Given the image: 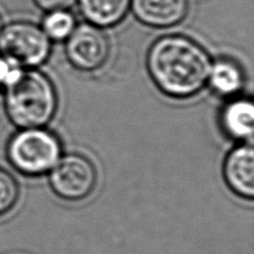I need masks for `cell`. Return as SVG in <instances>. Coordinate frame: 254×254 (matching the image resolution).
I'll return each instance as SVG.
<instances>
[{
	"mask_svg": "<svg viewBox=\"0 0 254 254\" xmlns=\"http://www.w3.org/2000/svg\"><path fill=\"white\" fill-rule=\"evenodd\" d=\"M130 9L136 19L152 28H171L188 15V0H131Z\"/></svg>",
	"mask_w": 254,
	"mask_h": 254,
	"instance_id": "8",
	"label": "cell"
},
{
	"mask_svg": "<svg viewBox=\"0 0 254 254\" xmlns=\"http://www.w3.org/2000/svg\"><path fill=\"white\" fill-rule=\"evenodd\" d=\"M246 77L242 68L232 60L222 58L212 64L207 83L220 96H233L241 92Z\"/></svg>",
	"mask_w": 254,
	"mask_h": 254,
	"instance_id": "11",
	"label": "cell"
},
{
	"mask_svg": "<svg viewBox=\"0 0 254 254\" xmlns=\"http://www.w3.org/2000/svg\"><path fill=\"white\" fill-rule=\"evenodd\" d=\"M111 45L102 28L88 22L76 26L66 40V56L70 65L80 71L101 68L110 56Z\"/></svg>",
	"mask_w": 254,
	"mask_h": 254,
	"instance_id": "6",
	"label": "cell"
},
{
	"mask_svg": "<svg viewBox=\"0 0 254 254\" xmlns=\"http://www.w3.org/2000/svg\"><path fill=\"white\" fill-rule=\"evenodd\" d=\"M131 0H76L86 21L99 28L119 25L130 9Z\"/></svg>",
	"mask_w": 254,
	"mask_h": 254,
	"instance_id": "9",
	"label": "cell"
},
{
	"mask_svg": "<svg viewBox=\"0 0 254 254\" xmlns=\"http://www.w3.org/2000/svg\"><path fill=\"white\" fill-rule=\"evenodd\" d=\"M4 108L9 121L21 129L43 128L55 116L57 92L44 72L19 68L4 85Z\"/></svg>",
	"mask_w": 254,
	"mask_h": 254,
	"instance_id": "2",
	"label": "cell"
},
{
	"mask_svg": "<svg viewBox=\"0 0 254 254\" xmlns=\"http://www.w3.org/2000/svg\"><path fill=\"white\" fill-rule=\"evenodd\" d=\"M97 170L87 156L70 153L60 158L49 174V185L56 196L67 202H79L94 192Z\"/></svg>",
	"mask_w": 254,
	"mask_h": 254,
	"instance_id": "5",
	"label": "cell"
},
{
	"mask_svg": "<svg viewBox=\"0 0 254 254\" xmlns=\"http://www.w3.org/2000/svg\"><path fill=\"white\" fill-rule=\"evenodd\" d=\"M19 185L13 175L0 167V216L10 212L19 199Z\"/></svg>",
	"mask_w": 254,
	"mask_h": 254,
	"instance_id": "13",
	"label": "cell"
},
{
	"mask_svg": "<svg viewBox=\"0 0 254 254\" xmlns=\"http://www.w3.org/2000/svg\"><path fill=\"white\" fill-rule=\"evenodd\" d=\"M212 60L201 45L181 35L158 38L146 56L147 71L153 83L166 96L187 99L205 87Z\"/></svg>",
	"mask_w": 254,
	"mask_h": 254,
	"instance_id": "1",
	"label": "cell"
},
{
	"mask_svg": "<svg viewBox=\"0 0 254 254\" xmlns=\"http://www.w3.org/2000/svg\"><path fill=\"white\" fill-rule=\"evenodd\" d=\"M6 154L17 172L36 178L57 164L62 157V143L55 134L44 128L21 129L9 139Z\"/></svg>",
	"mask_w": 254,
	"mask_h": 254,
	"instance_id": "3",
	"label": "cell"
},
{
	"mask_svg": "<svg viewBox=\"0 0 254 254\" xmlns=\"http://www.w3.org/2000/svg\"><path fill=\"white\" fill-rule=\"evenodd\" d=\"M2 30V20H1V17H0V33H1Z\"/></svg>",
	"mask_w": 254,
	"mask_h": 254,
	"instance_id": "16",
	"label": "cell"
},
{
	"mask_svg": "<svg viewBox=\"0 0 254 254\" xmlns=\"http://www.w3.org/2000/svg\"><path fill=\"white\" fill-rule=\"evenodd\" d=\"M226 187L248 201L254 197V151L252 145L241 144L226 155L223 163Z\"/></svg>",
	"mask_w": 254,
	"mask_h": 254,
	"instance_id": "7",
	"label": "cell"
},
{
	"mask_svg": "<svg viewBox=\"0 0 254 254\" xmlns=\"http://www.w3.org/2000/svg\"><path fill=\"white\" fill-rule=\"evenodd\" d=\"M75 1L76 0H34L36 6L47 12L68 9Z\"/></svg>",
	"mask_w": 254,
	"mask_h": 254,
	"instance_id": "14",
	"label": "cell"
},
{
	"mask_svg": "<svg viewBox=\"0 0 254 254\" xmlns=\"http://www.w3.org/2000/svg\"><path fill=\"white\" fill-rule=\"evenodd\" d=\"M19 68L20 67L16 66L15 64L10 63L2 55H0V88L4 87V85L8 83V80Z\"/></svg>",
	"mask_w": 254,
	"mask_h": 254,
	"instance_id": "15",
	"label": "cell"
},
{
	"mask_svg": "<svg viewBox=\"0 0 254 254\" xmlns=\"http://www.w3.org/2000/svg\"><path fill=\"white\" fill-rule=\"evenodd\" d=\"M221 127L235 140L250 139L254 130V105L252 101L239 98L230 102L221 113Z\"/></svg>",
	"mask_w": 254,
	"mask_h": 254,
	"instance_id": "10",
	"label": "cell"
},
{
	"mask_svg": "<svg viewBox=\"0 0 254 254\" xmlns=\"http://www.w3.org/2000/svg\"><path fill=\"white\" fill-rule=\"evenodd\" d=\"M52 40L42 27L29 21H15L2 27L0 55L20 68H35L47 61Z\"/></svg>",
	"mask_w": 254,
	"mask_h": 254,
	"instance_id": "4",
	"label": "cell"
},
{
	"mask_svg": "<svg viewBox=\"0 0 254 254\" xmlns=\"http://www.w3.org/2000/svg\"><path fill=\"white\" fill-rule=\"evenodd\" d=\"M76 20L67 9L49 11L43 20L42 28L48 38L54 42L67 40L76 28Z\"/></svg>",
	"mask_w": 254,
	"mask_h": 254,
	"instance_id": "12",
	"label": "cell"
}]
</instances>
